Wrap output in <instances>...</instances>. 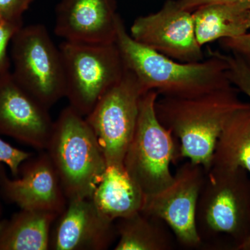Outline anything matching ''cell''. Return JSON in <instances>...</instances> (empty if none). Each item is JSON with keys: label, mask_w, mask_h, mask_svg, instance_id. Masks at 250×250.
Returning <instances> with one entry per match:
<instances>
[{"label": "cell", "mask_w": 250, "mask_h": 250, "mask_svg": "<svg viewBox=\"0 0 250 250\" xmlns=\"http://www.w3.org/2000/svg\"><path fill=\"white\" fill-rule=\"evenodd\" d=\"M240 90L250 98V73L246 75L240 83Z\"/></svg>", "instance_id": "obj_25"}, {"label": "cell", "mask_w": 250, "mask_h": 250, "mask_svg": "<svg viewBox=\"0 0 250 250\" xmlns=\"http://www.w3.org/2000/svg\"><path fill=\"white\" fill-rule=\"evenodd\" d=\"M243 168L211 166L206 172L196 209L197 233L213 244L221 237L236 240L238 246L250 233V178Z\"/></svg>", "instance_id": "obj_4"}, {"label": "cell", "mask_w": 250, "mask_h": 250, "mask_svg": "<svg viewBox=\"0 0 250 250\" xmlns=\"http://www.w3.org/2000/svg\"><path fill=\"white\" fill-rule=\"evenodd\" d=\"M46 152L68 200L91 199L107 165L85 117L71 106L54 122Z\"/></svg>", "instance_id": "obj_3"}, {"label": "cell", "mask_w": 250, "mask_h": 250, "mask_svg": "<svg viewBox=\"0 0 250 250\" xmlns=\"http://www.w3.org/2000/svg\"><path fill=\"white\" fill-rule=\"evenodd\" d=\"M57 213L21 209L0 221V250H49L50 235Z\"/></svg>", "instance_id": "obj_16"}, {"label": "cell", "mask_w": 250, "mask_h": 250, "mask_svg": "<svg viewBox=\"0 0 250 250\" xmlns=\"http://www.w3.org/2000/svg\"><path fill=\"white\" fill-rule=\"evenodd\" d=\"M211 166L243 168L250 174V104L227 122L215 145Z\"/></svg>", "instance_id": "obj_19"}, {"label": "cell", "mask_w": 250, "mask_h": 250, "mask_svg": "<svg viewBox=\"0 0 250 250\" xmlns=\"http://www.w3.org/2000/svg\"><path fill=\"white\" fill-rule=\"evenodd\" d=\"M206 170L190 161L181 166L165 188L145 195L142 212L164 221L177 241L187 248L202 244L196 228V209Z\"/></svg>", "instance_id": "obj_9"}, {"label": "cell", "mask_w": 250, "mask_h": 250, "mask_svg": "<svg viewBox=\"0 0 250 250\" xmlns=\"http://www.w3.org/2000/svg\"><path fill=\"white\" fill-rule=\"evenodd\" d=\"M46 108L15 80L0 77V134L45 151L54 122Z\"/></svg>", "instance_id": "obj_11"}, {"label": "cell", "mask_w": 250, "mask_h": 250, "mask_svg": "<svg viewBox=\"0 0 250 250\" xmlns=\"http://www.w3.org/2000/svg\"><path fill=\"white\" fill-rule=\"evenodd\" d=\"M11 45V72L23 88L48 109L65 97L62 54L45 26H23Z\"/></svg>", "instance_id": "obj_7"}, {"label": "cell", "mask_w": 250, "mask_h": 250, "mask_svg": "<svg viewBox=\"0 0 250 250\" xmlns=\"http://www.w3.org/2000/svg\"><path fill=\"white\" fill-rule=\"evenodd\" d=\"M116 45L126 68L139 81L145 93L155 90L159 96L190 98L232 85L223 54L196 62H182L141 45L118 22Z\"/></svg>", "instance_id": "obj_2"}, {"label": "cell", "mask_w": 250, "mask_h": 250, "mask_svg": "<svg viewBox=\"0 0 250 250\" xmlns=\"http://www.w3.org/2000/svg\"><path fill=\"white\" fill-rule=\"evenodd\" d=\"M129 34L141 45L177 62L204 60L192 13L182 9L177 0H167L155 14L136 18Z\"/></svg>", "instance_id": "obj_10"}, {"label": "cell", "mask_w": 250, "mask_h": 250, "mask_svg": "<svg viewBox=\"0 0 250 250\" xmlns=\"http://www.w3.org/2000/svg\"><path fill=\"white\" fill-rule=\"evenodd\" d=\"M242 57L245 59V60H246L250 65V56H242Z\"/></svg>", "instance_id": "obj_27"}, {"label": "cell", "mask_w": 250, "mask_h": 250, "mask_svg": "<svg viewBox=\"0 0 250 250\" xmlns=\"http://www.w3.org/2000/svg\"><path fill=\"white\" fill-rule=\"evenodd\" d=\"M54 33L65 41L108 44L116 41V0H62L56 7Z\"/></svg>", "instance_id": "obj_14"}, {"label": "cell", "mask_w": 250, "mask_h": 250, "mask_svg": "<svg viewBox=\"0 0 250 250\" xmlns=\"http://www.w3.org/2000/svg\"><path fill=\"white\" fill-rule=\"evenodd\" d=\"M238 250H250V233L249 236L247 237L246 239L245 240L240 246L238 247Z\"/></svg>", "instance_id": "obj_26"}, {"label": "cell", "mask_w": 250, "mask_h": 250, "mask_svg": "<svg viewBox=\"0 0 250 250\" xmlns=\"http://www.w3.org/2000/svg\"><path fill=\"white\" fill-rule=\"evenodd\" d=\"M34 0H0V18L11 22H23V14Z\"/></svg>", "instance_id": "obj_22"}, {"label": "cell", "mask_w": 250, "mask_h": 250, "mask_svg": "<svg viewBox=\"0 0 250 250\" xmlns=\"http://www.w3.org/2000/svg\"><path fill=\"white\" fill-rule=\"evenodd\" d=\"M144 197L124 165H112L106 167L91 200L103 216L115 222L141 211Z\"/></svg>", "instance_id": "obj_15"}, {"label": "cell", "mask_w": 250, "mask_h": 250, "mask_svg": "<svg viewBox=\"0 0 250 250\" xmlns=\"http://www.w3.org/2000/svg\"><path fill=\"white\" fill-rule=\"evenodd\" d=\"M233 85L190 97L159 96L155 104L158 119L179 139V158L209 170L215 145L228 120L250 104L240 100Z\"/></svg>", "instance_id": "obj_1"}, {"label": "cell", "mask_w": 250, "mask_h": 250, "mask_svg": "<svg viewBox=\"0 0 250 250\" xmlns=\"http://www.w3.org/2000/svg\"><path fill=\"white\" fill-rule=\"evenodd\" d=\"M116 223V250H169L174 247L170 229L164 221L138 212ZM171 231V230H170Z\"/></svg>", "instance_id": "obj_18"}, {"label": "cell", "mask_w": 250, "mask_h": 250, "mask_svg": "<svg viewBox=\"0 0 250 250\" xmlns=\"http://www.w3.org/2000/svg\"><path fill=\"white\" fill-rule=\"evenodd\" d=\"M22 27L23 22H11L0 18V77L11 72V60L8 53L9 45Z\"/></svg>", "instance_id": "obj_20"}, {"label": "cell", "mask_w": 250, "mask_h": 250, "mask_svg": "<svg viewBox=\"0 0 250 250\" xmlns=\"http://www.w3.org/2000/svg\"><path fill=\"white\" fill-rule=\"evenodd\" d=\"M155 90L143 94L140 100L137 125L124 164L125 170L139 186L144 195L165 188L173 180L171 163L179 158L175 138L156 116Z\"/></svg>", "instance_id": "obj_5"}, {"label": "cell", "mask_w": 250, "mask_h": 250, "mask_svg": "<svg viewBox=\"0 0 250 250\" xmlns=\"http://www.w3.org/2000/svg\"><path fill=\"white\" fill-rule=\"evenodd\" d=\"M177 1L182 9L191 13L202 6L215 3H242L250 4V0H177Z\"/></svg>", "instance_id": "obj_24"}, {"label": "cell", "mask_w": 250, "mask_h": 250, "mask_svg": "<svg viewBox=\"0 0 250 250\" xmlns=\"http://www.w3.org/2000/svg\"><path fill=\"white\" fill-rule=\"evenodd\" d=\"M145 93L134 73L126 68L121 80L106 92L85 116L93 129L106 165H124L134 136L140 100Z\"/></svg>", "instance_id": "obj_8"}, {"label": "cell", "mask_w": 250, "mask_h": 250, "mask_svg": "<svg viewBox=\"0 0 250 250\" xmlns=\"http://www.w3.org/2000/svg\"><path fill=\"white\" fill-rule=\"evenodd\" d=\"M10 179L0 165V190L7 201L21 209L44 210L60 215L67 199L60 179L46 151L24 161L19 175Z\"/></svg>", "instance_id": "obj_12"}, {"label": "cell", "mask_w": 250, "mask_h": 250, "mask_svg": "<svg viewBox=\"0 0 250 250\" xmlns=\"http://www.w3.org/2000/svg\"><path fill=\"white\" fill-rule=\"evenodd\" d=\"M59 49L69 106L87 116L104 94L124 75L126 66L121 52L116 42L86 44L65 41Z\"/></svg>", "instance_id": "obj_6"}, {"label": "cell", "mask_w": 250, "mask_h": 250, "mask_svg": "<svg viewBox=\"0 0 250 250\" xmlns=\"http://www.w3.org/2000/svg\"><path fill=\"white\" fill-rule=\"evenodd\" d=\"M195 36L199 45L236 37L250 29V4L215 3L192 12Z\"/></svg>", "instance_id": "obj_17"}, {"label": "cell", "mask_w": 250, "mask_h": 250, "mask_svg": "<svg viewBox=\"0 0 250 250\" xmlns=\"http://www.w3.org/2000/svg\"><path fill=\"white\" fill-rule=\"evenodd\" d=\"M116 236V223L103 216L91 199L68 200L54 222L49 250H107Z\"/></svg>", "instance_id": "obj_13"}, {"label": "cell", "mask_w": 250, "mask_h": 250, "mask_svg": "<svg viewBox=\"0 0 250 250\" xmlns=\"http://www.w3.org/2000/svg\"><path fill=\"white\" fill-rule=\"evenodd\" d=\"M220 41L222 47L232 53L241 56H250V33Z\"/></svg>", "instance_id": "obj_23"}, {"label": "cell", "mask_w": 250, "mask_h": 250, "mask_svg": "<svg viewBox=\"0 0 250 250\" xmlns=\"http://www.w3.org/2000/svg\"><path fill=\"white\" fill-rule=\"evenodd\" d=\"M32 156L31 153L18 149L0 138V165L7 166L15 177L19 175L23 163Z\"/></svg>", "instance_id": "obj_21"}]
</instances>
